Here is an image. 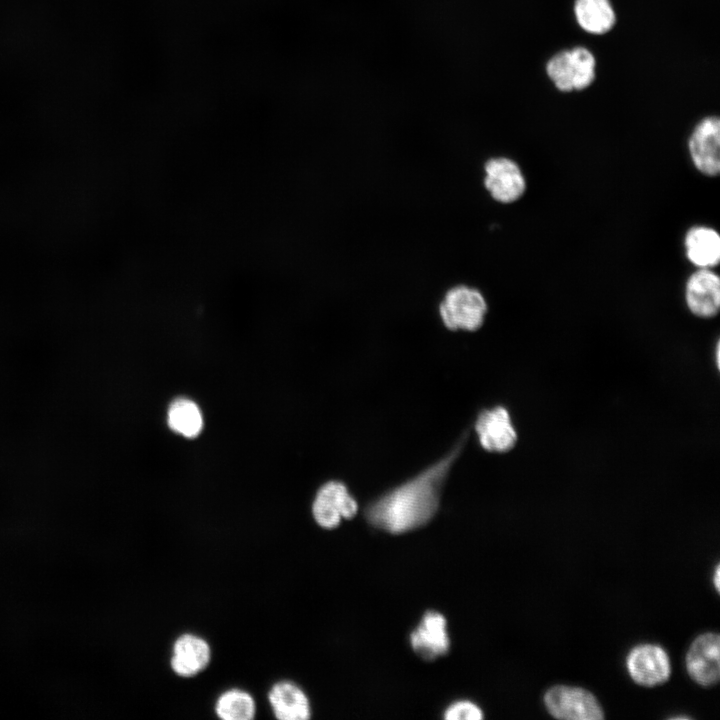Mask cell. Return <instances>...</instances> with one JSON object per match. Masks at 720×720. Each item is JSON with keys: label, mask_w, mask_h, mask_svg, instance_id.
Listing matches in <instances>:
<instances>
[{"label": "cell", "mask_w": 720, "mask_h": 720, "mask_svg": "<svg viewBox=\"0 0 720 720\" xmlns=\"http://www.w3.org/2000/svg\"><path fill=\"white\" fill-rule=\"evenodd\" d=\"M467 438L464 433L443 457L371 502L365 509L368 523L391 534L427 524L439 509L443 488Z\"/></svg>", "instance_id": "obj_1"}, {"label": "cell", "mask_w": 720, "mask_h": 720, "mask_svg": "<svg viewBox=\"0 0 720 720\" xmlns=\"http://www.w3.org/2000/svg\"><path fill=\"white\" fill-rule=\"evenodd\" d=\"M487 312L484 295L477 288L467 285H456L447 290L439 305L441 320L452 331L473 332L480 329Z\"/></svg>", "instance_id": "obj_2"}, {"label": "cell", "mask_w": 720, "mask_h": 720, "mask_svg": "<svg viewBox=\"0 0 720 720\" xmlns=\"http://www.w3.org/2000/svg\"><path fill=\"white\" fill-rule=\"evenodd\" d=\"M547 74L563 92L582 90L595 77V58L584 47H575L555 54L547 63Z\"/></svg>", "instance_id": "obj_3"}, {"label": "cell", "mask_w": 720, "mask_h": 720, "mask_svg": "<svg viewBox=\"0 0 720 720\" xmlns=\"http://www.w3.org/2000/svg\"><path fill=\"white\" fill-rule=\"evenodd\" d=\"M544 701L549 713L558 719L600 720L603 711L590 692L579 687L557 685L550 688Z\"/></svg>", "instance_id": "obj_4"}, {"label": "cell", "mask_w": 720, "mask_h": 720, "mask_svg": "<svg viewBox=\"0 0 720 720\" xmlns=\"http://www.w3.org/2000/svg\"><path fill=\"white\" fill-rule=\"evenodd\" d=\"M357 512V501L347 486L336 480L326 482L319 488L312 505L315 521L325 529L336 528L342 519H351Z\"/></svg>", "instance_id": "obj_5"}, {"label": "cell", "mask_w": 720, "mask_h": 720, "mask_svg": "<svg viewBox=\"0 0 720 720\" xmlns=\"http://www.w3.org/2000/svg\"><path fill=\"white\" fill-rule=\"evenodd\" d=\"M484 186L490 196L502 204L519 200L526 190V180L520 166L507 157H494L484 165Z\"/></svg>", "instance_id": "obj_6"}, {"label": "cell", "mask_w": 720, "mask_h": 720, "mask_svg": "<svg viewBox=\"0 0 720 720\" xmlns=\"http://www.w3.org/2000/svg\"><path fill=\"white\" fill-rule=\"evenodd\" d=\"M481 447L491 453L511 451L517 441V431L509 411L503 406L482 410L474 424Z\"/></svg>", "instance_id": "obj_7"}, {"label": "cell", "mask_w": 720, "mask_h": 720, "mask_svg": "<svg viewBox=\"0 0 720 720\" xmlns=\"http://www.w3.org/2000/svg\"><path fill=\"white\" fill-rule=\"evenodd\" d=\"M688 150L695 168L706 176L720 172V120L716 116L702 119L693 129Z\"/></svg>", "instance_id": "obj_8"}, {"label": "cell", "mask_w": 720, "mask_h": 720, "mask_svg": "<svg viewBox=\"0 0 720 720\" xmlns=\"http://www.w3.org/2000/svg\"><path fill=\"white\" fill-rule=\"evenodd\" d=\"M685 302L698 318L710 319L720 309V278L709 268H697L686 281Z\"/></svg>", "instance_id": "obj_9"}, {"label": "cell", "mask_w": 720, "mask_h": 720, "mask_svg": "<svg viewBox=\"0 0 720 720\" xmlns=\"http://www.w3.org/2000/svg\"><path fill=\"white\" fill-rule=\"evenodd\" d=\"M627 669L632 679L644 686L666 681L671 672L667 653L657 645L642 644L632 649L627 657Z\"/></svg>", "instance_id": "obj_10"}, {"label": "cell", "mask_w": 720, "mask_h": 720, "mask_svg": "<svg viewBox=\"0 0 720 720\" xmlns=\"http://www.w3.org/2000/svg\"><path fill=\"white\" fill-rule=\"evenodd\" d=\"M719 643L716 633H705L698 636L691 644L686 666L691 678L702 686H710L719 680Z\"/></svg>", "instance_id": "obj_11"}, {"label": "cell", "mask_w": 720, "mask_h": 720, "mask_svg": "<svg viewBox=\"0 0 720 720\" xmlns=\"http://www.w3.org/2000/svg\"><path fill=\"white\" fill-rule=\"evenodd\" d=\"M410 645L418 656L428 661L447 654L450 639L445 617L435 611L426 612L410 634Z\"/></svg>", "instance_id": "obj_12"}, {"label": "cell", "mask_w": 720, "mask_h": 720, "mask_svg": "<svg viewBox=\"0 0 720 720\" xmlns=\"http://www.w3.org/2000/svg\"><path fill=\"white\" fill-rule=\"evenodd\" d=\"M210 657V647L204 639L183 634L174 643L171 668L181 677H191L207 667Z\"/></svg>", "instance_id": "obj_13"}, {"label": "cell", "mask_w": 720, "mask_h": 720, "mask_svg": "<svg viewBox=\"0 0 720 720\" xmlns=\"http://www.w3.org/2000/svg\"><path fill=\"white\" fill-rule=\"evenodd\" d=\"M687 259L697 268L713 269L720 261V236L712 227H691L684 238Z\"/></svg>", "instance_id": "obj_14"}, {"label": "cell", "mask_w": 720, "mask_h": 720, "mask_svg": "<svg viewBox=\"0 0 720 720\" xmlns=\"http://www.w3.org/2000/svg\"><path fill=\"white\" fill-rule=\"evenodd\" d=\"M268 699L276 718L280 720H307L311 716L306 694L292 682L276 683L271 688Z\"/></svg>", "instance_id": "obj_15"}, {"label": "cell", "mask_w": 720, "mask_h": 720, "mask_svg": "<svg viewBox=\"0 0 720 720\" xmlns=\"http://www.w3.org/2000/svg\"><path fill=\"white\" fill-rule=\"evenodd\" d=\"M574 12L581 28L592 34L606 33L615 24V13L609 0H576Z\"/></svg>", "instance_id": "obj_16"}, {"label": "cell", "mask_w": 720, "mask_h": 720, "mask_svg": "<svg viewBox=\"0 0 720 720\" xmlns=\"http://www.w3.org/2000/svg\"><path fill=\"white\" fill-rule=\"evenodd\" d=\"M168 425L176 433L187 438L196 437L203 425L198 406L188 399H177L169 407Z\"/></svg>", "instance_id": "obj_17"}, {"label": "cell", "mask_w": 720, "mask_h": 720, "mask_svg": "<svg viewBox=\"0 0 720 720\" xmlns=\"http://www.w3.org/2000/svg\"><path fill=\"white\" fill-rule=\"evenodd\" d=\"M215 711L217 716L224 720H251L254 718L256 707L250 694L232 689L224 692L217 699Z\"/></svg>", "instance_id": "obj_18"}, {"label": "cell", "mask_w": 720, "mask_h": 720, "mask_svg": "<svg viewBox=\"0 0 720 720\" xmlns=\"http://www.w3.org/2000/svg\"><path fill=\"white\" fill-rule=\"evenodd\" d=\"M446 720H479L483 718L482 710L473 702L461 700L454 702L444 711Z\"/></svg>", "instance_id": "obj_19"}, {"label": "cell", "mask_w": 720, "mask_h": 720, "mask_svg": "<svg viewBox=\"0 0 720 720\" xmlns=\"http://www.w3.org/2000/svg\"><path fill=\"white\" fill-rule=\"evenodd\" d=\"M719 570H720V569H719V565H717V567H716V569H715V575H714V576H715V577H714V585H715V587H716V589H717L718 591H719V584H720V582H719V578H720Z\"/></svg>", "instance_id": "obj_20"}, {"label": "cell", "mask_w": 720, "mask_h": 720, "mask_svg": "<svg viewBox=\"0 0 720 720\" xmlns=\"http://www.w3.org/2000/svg\"><path fill=\"white\" fill-rule=\"evenodd\" d=\"M716 364L719 367V344L716 346Z\"/></svg>", "instance_id": "obj_21"}]
</instances>
